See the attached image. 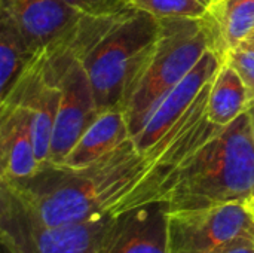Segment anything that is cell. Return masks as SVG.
I'll return each mask as SVG.
<instances>
[{
	"mask_svg": "<svg viewBox=\"0 0 254 253\" xmlns=\"http://www.w3.org/2000/svg\"><path fill=\"white\" fill-rule=\"evenodd\" d=\"M211 82L177 125L146 152L129 137L112 152L85 167L46 164L19 180H0L1 188L37 221L65 225L113 216L118 206L134 192L164 161L195 119L207 109Z\"/></svg>",
	"mask_w": 254,
	"mask_h": 253,
	"instance_id": "cell-1",
	"label": "cell"
},
{
	"mask_svg": "<svg viewBox=\"0 0 254 253\" xmlns=\"http://www.w3.org/2000/svg\"><path fill=\"white\" fill-rule=\"evenodd\" d=\"M254 200V134L243 113L198 148L176 171L161 203L167 212Z\"/></svg>",
	"mask_w": 254,
	"mask_h": 253,
	"instance_id": "cell-2",
	"label": "cell"
},
{
	"mask_svg": "<svg viewBox=\"0 0 254 253\" xmlns=\"http://www.w3.org/2000/svg\"><path fill=\"white\" fill-rule=\"evenodd\" d=\"M159 18L131 4L106 15H82L73 28L77 60L100 112L121 109L127 82L159 31Z\"/></svg>",
	"mask_w": 254,
	"mask_h": 253,
	"instance_id": "cell-3",
	"label": "cell"
},
{
	"mask_svg": "<svg viewBox=\"0 0 254 253\" xmlns=\"http://www.w3.org/2000/svg\"><path fill=\"white\" fill-rule=\"evenodd\" d=\"M153 43L132 70L122 110L134 137L161 100L198 64L208 49H219L210 18H162Z\"/></svg>",
	"mask_w": 254,
	"mask_h": 253,
	"instance_id": "cell-4",
	"label": "cell"
},
{
	"mask_svg": "<svg viewBox=\"0 0 254 253\" xmlns=\"http://www.w3.org/2000/svg\"><path fill=\"white\" fill-rule=\"evenodd\" d=\"M1 245L12 253H97L112 216L65 225H46L1 188Z\"/></svg>",
	"mask_w": 254,
	"mask_h": 253,
	"instance_id": "cell-5",
	"label": "cell"
},
{
	"mask_svg": "<svg viewBox=\"0 0 254 253\" xmlns=\"http://www.w3.org/2000/svg\"><path fill=\"white\" fill-rule=\"evenodd\" d=\"M244 236L254 237V200L167 212L168 253H213Z\"/></svg>",
	"mask_w": 254,
	"mask_h": 253,
	"instance_id": "cell-6",
	"label": "cell"
},
{
	"mask_svg": "<svg viewBox=\"0 0 254 253\" xmlns=\"http://www.w3.org/2000/svg\"><path fill=\"white\" fill-rule=\"evenodd\" d=\"M98 115L91 81L74 55L60 78V104L48 164L61 166Z\"/></svg>",
	"mask_w": 254,
	"mask_h": 253,
	"instance_id": "cell-7",
	"label": "cell"
},
{
	"mask_svg": "<svg viewBox=\"0 0 254 253\" xmlns=\"http://www.w3.org/2000/svg\"><path fill=\"white\" fill-rule=\"evenodd\" d=\"M222 64L223 55L219 51L208 49L204 54L198 64L161 100L138 134L132 137L138 151L146 152L150 149L186 116Z\"/></svg>",
	"mask_w": 254,
	"mask_h": 253,
	"instance_id": "cell-8",
	"label": "cell"
},
{
	"mask_svg": "<svg viewBox=\"0 0 254 253\" xmlns=\"http://www.w3.org/2000/svg\"><path fill=\"white\" fill-rule=\"evenodd\" d=\"M80 16L64 0H0V19L15 27L33 52L60 40Z\"/></svg>",
	"mask_w": 254,
	"mask_h": 253,
	"instance_id": "cell-9",
	"label": "cell"
},
{
	"mask_svg": "<svg viewBox=\"0 0 254 253\" xmlns=\"http://www.w3.org/2000/svg\"><path fill=\"white\" fill-rule=\"evenodd\" d=\"M97 253H168L164 203L113 215Z\"/></svg>",
	"mask_w": 254,
	"mask_h": 253,
	"instance_id": "cell-10",
	"label": "cell"
},
{
	"mask_svg": "<svg viewBox=\"0 0 254 253\" xmlns=\"http://www.w3.org/2000/svg\"><path fill=\"white\" fill-rule=\"evenodd\" d=\"M33 142V115L21 101L0 103V180H19L39 170Z\"/></svg>",
	"mask_w": 254,
	"mask_h": 253,
	"instance_id": "cell-11",
	"label": "cell"
},
{
	"mask_svg": "<svg viewBox=\"0 0 254 253\" xmlns=\"http://www.w3.org/2000/svg\"><path fill=\"white\" fill-rule=\"evenodd\" d=\"M131 136L125 113L121 109L100 112L97 119L83 133L61 166L85 167L116 149Z\"/></svg>",
	"mask_w": 254,
	"mask_h": 253,
	"instance_id": "cell-12",
	"label": "cell"
},
{
	"mask_svg": "<svg viewBox=\"0 0 254 253\" xmlns=\"http://www.w3.org/2000/svg\"><path fill=\"white\" fill-rule=\"evenodd\" d=\"M250 97L238 72L223 61L210 85L207 118L217 127H226L249 112Z\"/></svg>",
	"mask_w": 254,
	"mask_h": 253,
	"instance_id": "cell-13",
	"label": "cell"
},
{
	"mask_svg": "<svg viewBox=\"0 0 254 253\" xmlns=\"http://www.w3.org/2000/svg\"><path fill=\"white\" fill-rule=\"evenodd\" d=\"M210 19L214 24L220 54L254 34V0H219Z\"/></svg>",
	"mask_w": 254,
	"mask_h": 253,
	"instance_id": "cell-14",
	"label": "cell"
},
{
	"mask_svg": "<svg viewBox=\"0 0 254 253\" xmlns=\"http://www.w3.org/2000/svg\"><path fill=\"white\" fill-rule=\"evenodd\" d=\"M34 54L18 30L0 19V100L9 94Z\"/></svg>",
	"mask_w": 254,
	"mask_h": 253,
	"instance_id": "cell-15",
	"label": "cell"
},
{
	"mask_svg": "<svg viewBox=\"0 0 254 253\" xmlns=\"http://www.w3.org/2000/svg\"><path fill=\"white\" fill-rule=\"evenodd\" d=\"M129 4L162 18H210L213 0H129Z\"/></svg>",
	"mask_w": 254,
	"mask_h": 253,
	"instance_id": "cell-16",
	"label": "cell"
},
{
	"mask_svg": "<svg viewBox=\"0 0 254 253\" xmlns=\"http://www.w3.org/2000/svg\"><path fill=\"white\" fill-rule=\"evenodd\" d=\"M223 61L231 64L241 79L246 84V88L249 91L250 103H254V34L249 39L240 42L238 45L229 48L225 55ZM250 104V106H252Z\"/></svg>",
	"mask_w": 254,
	"mask_h": 253,
	"instance_id": "cell-17",
	"label": "cell"
},
{
	"mask_svg": "<svg viewBox=\"0 0 254 253\" xmlns=\"http://www.w3.org/2000/svg\"><path fill=\"white\" fill-rule=\"evenodd\" d=\"M82 15L113 13L129 4V0H64Z\"/></svg>",
	"mask_w": 254,
	"mask_h": 253,
	"instance_id": "cell-18",
	"label": "cell"
},
{
	"mask_svg": "<svg viewBox=\"0 0 254 253\" xmlns=\"http://www.w3.org/2000/svg\"><path fill=\"white\" fill-rule=\"evenodd\" d=\"M213 253H254V237L250 236L238 237L223 245Z\"/></svg>",
	"mask_w": 254,
	"mask_h": 253,
	"instance_id": "cell-19",
	"label": "cell"
},
{
	"mask_svg": "<svg viewBox=\"0 0 254 253\" xmlns=\"http://www.w3.org/2000/svg\"><path fill=\"white\" fill-rule=\"evenodd\" d=\"M1 246H3V253H12L9 249H7V248H6V246H4V245H1Z\"/></svg>",
	"mask_w": 254,
	"mask_h": 253,
	"instance_id": "cell-20",
	"label": "cell"
},
{
	"mask_svg": "<svg viewBox=\"0 0 254 253\" xmlns=\"http://www.w3.org/2000/svg\"><path fill=\"white\" fill-rule=\"evenodd\" d=\"M213 1H214V3H217V1H219V0H213Z\"/></svg>",
	"mask_w": 254,
	"mask_h": 253,
	"instance_id": "cell-21",
	"label": "cell"
}]
</instances>
